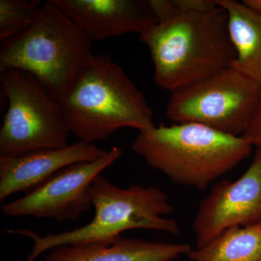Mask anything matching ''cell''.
Instances as JSON below:
<instances>
[{
	"instance_id": "obj_1",
	"label": "cell",
	"mask_w": 261,
	"mask_h": 261,
	"mask_svg": "<svg viewBox=\"0 0 261 261\" xmlns=\"http://www.w3.org/2000/svg\"><path fill=\"white\" fill-rule=\"evenodd\" d=\"M140 40L150 51L154 82L171 92L231 67L236 59L227 13L220 6L157 23Z\"/></svg>"
},
{
	"instance_id": "obj_2",
	"label": "cell",
	"mask_w": 261,
	"mask_h": 261,
	"mask_svg": "<svg viewBox=\"0 0 261 261\" xmlns=\"http://www.w3.org/2000/svg\"><path fill=\"white\" fill-rule=\"evenodd\" d=\"M132 148L173 183L204 190L247 159L253 147L242 137L183 123L139 132Z\"/></svg>"
},
{
	"instance_id": "obj_3",
	"label": "cell",
	"mask_w": 261,
	"mask_h": 261,
	"mask_svg": "<svg viewBox=\"0 0 261 261\" xmlns=\"http://www.w3.org/2000/svg\"><path fill=\"white\" fill-rule=\"evenodd\" d=\"M61 104L70 132L87 143L125 127L154 126L145 95L109 55H93Z\"/></svg>"
},
{
	"instance_id": "obj_4",
	"label": "cell",
	"mask_w": 261,
	"mask_h": 261,
	"mask_svg": "<svg viewBox=\"0 0 261 261\" xmlns=\"http://www.w3.org/2000/svg\"><path fill=\"white\" fill-rule=\"evenodd\" d=\"M92 47V39L48 0L32 27L1 42L0 70L29 72L62 102L93 56Z\"/></svg>"
},
{
	"instance_id": "obj_5",
	"label": "cell",
	"mask_w": 261,
	"mask_h": 261,
	"mask_svg": "<svg viewBox=\"0 0 261 261\" xmlns=\"http://www.w3.org/2000/svg\"><path fill=\"white\" fill-rule=\"evenodd\" d=\"M91 200L94 216L82 227L44 237L29 229L8 231L29 237L34 241L32 251L25 261H34L57 247L109 240L135 228L173 235L180 232L179 225L175 220L164 217L173 212V207L167 194L159 187L135 184L120 188L101 174L91 187Z\"/></svg>"
},
{
	"instance_id": "obj_6",
	"label": "cell",
	"mask_w": 261,
	"mask_h": 261,
	"mask_svg": "<svg viewBox=\"0 0 261 261\" xmlns=\"http://www.w3.org/2000/svg\"><path fill=\"white\" fill-rule=\"evenodd\" d=\"M0 82L8 101L0 129V155L16 157L68 145L70 132L61 102L34 75L21 70H0Z\"/></svg>"
},
{
	"instance_id": "obj_7",
	"label": "cell",
	"mask_w": 261,
	"mask_h": 261,
	"mask_svg": "<svg viewBox=\"0 0 261 261\" xmlns=\"http://www.w3.org/2000/svg\"><path fill=\"white\" fill-rule=\"evenodd\" d=\"M261 103V84L232 67L172 92L166 116L173 123H197L241 137Z\"/></svg>"
},
{
	"instance_id": "obj_8",
	"label": "cell",
	"mask_w": 261,
	"mask_h": 261,
	"mask_svg": "<svg viewBox=\"0 0 261 261\" xmlns=\"http://www.w3.org/2000/svg\"><path fill=\"white\" fill-rule=\"evenodd\" d=\"M121 155V149L113 147L96 161L67 166L34 191L3 204L2 213L11 217L32 216L58 222L77 221L92 207L91 187L94 180Z\"/></svg>"
},
{
	"instance_id": "obj_9",
	"label": "cell",
	"mask_w": 261,
	"mask_h": 261,
	"mask_svg": "<svg viewBox=\"0 0 261 261\" xmlns=\"http://www.w3.org/2000/svg\"><path fill=\"white\" fill-rule=\"evenodd\" d=\"M261 222V149L235 181L223 180L201 201L193 223L197 248H202L230 228Z\"/></svg>"
},
{
	"instance_id": "obj_10",
	"label": "cell",
	"mask_w": 261,
	"mask_h": 261,
	"mask_svg": "<svg viewBox=\"0 0 261 261\" xmlns=\"http://www.w3.org/2000/svg\"><path fill=\"white\" fill-rule=\"evenodd\" d=\"M107 152L96 144L80 141L62 148L39 149L16 157L0 155V201L17 192L30 193L67 166L92 162Z\"/></svg>"
},
{
	"instance_id": "obj_11",
	"label": "cell",
	"mask_w": 261,
	"mask_h": 261,
	"mask_svg": "<svg viewBox=\"0 0 261 261\" xmlns=\"http://www.w3.org/2000/svg\"><path fill=\"white\" fill-rule=\"evenodd\" d=\"M54 2L92 41L129 33L141 35L158 23L147 0Z\"/></svg>"
},
{
	"instance_id": "obj_12",
	"label": "cell",
	"mask_w": 261,
	"mask_h": 261,
	"mask_svg": "<svg viewBox=\"0 0 261 261\" xmlns=\"http://www.w3.org/2000/svg\"><path fill=\"white\" fill-rule=\"evenodd\" d=\"M192 250L189 244L121 236L53 249L44 261H173Z\"/></svg>"
},
{
	"instance_id": "obj_13",
	"label": "cell",
	"mask_w": 261,
	"mask_h": 261,
	"mask_svg": "<svg viewBox=\"0 0 261 261\" xmlns=\"http://www.w3.org/2000/svg\"><path fill=\"white\" fill-rule=\"evenodd\" d=\"M227 13L228 30L236 51L231 67L261 84V13L234 0H216Z\"/></svg>"
},
{
	"instance_id": "obj_14",
	"label": "cell",
	"mask_w": 261,
	"mask_h": 261,
	"mask_svg": "<svg viewBox=\"0 0 261 261\" xmlns=\"http://www.w3.org/2000/svg\"><path fill=\"white\" fill-rule=\"evenodd\" d=\"M187 255L193 261H261V222L230 228Z\"/></svg>"
},
{
	"instance_id": "obj_15",
	"label": "cell",
	"mask_w": 261,
	"mask_h": 261,
	"mask_svg": "<svg viewBox=\"0 0 261 261\" xmlns=\"http://www.w3.org/2000/svg\"><path fill=\"white\" fill-rule=\"evenodd\" d=\"M44 3L40 0H1V42L18 35L32 27L39 18Z\"/></svg>"
},
{
	"instance_id": "obj_16",
	"label": "cell",
	"mask_w": 261,
	"mask_h": 261,
	"mask_svg": "<svg viewBox=\"0 0 261 261\" xmlns=\"http://www.w3.org/2000/svg\"><path fill=\"white\" fill-rule=\"evenodd\" d=\"M158 23H164L180 15L175 0H147Z\"/></svg>"
},
{
	"instance_id": "obj_17",
	"label": "cell",
	"mask_w": 261,
	"mask_h": 261,
	"mask_svg": "<svg viewBox=\"0 0 261 261\" xmlns=\"http://www.w3.org/2000/svg\"><path fill=\"white\" fill-rule=\"evenodd\" d=\"M241 137L255 149H261V103L251 123Z\"/></svg>"
},
{
	"instance_id": "obj_18",
	"label": "cell",
	"mask_w": 261,
	"mask_h": 261,
	"mask_svg": "<svg viewBox=\"0 0 261 261\" xmlns=\"http://www.w3.org/2000/svg\"><path fill=\"white\" fill-rule=\"evenodd\" d=\"M243 3L252 10L261 13V0H244Z\"/></svg>"
}]
</instances>
